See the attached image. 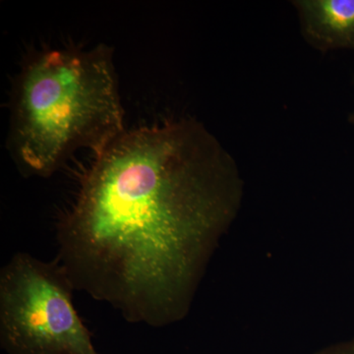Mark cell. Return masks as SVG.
<instances>
[{
	"mask_svg": "<svg viewBox=\"0 0 354 354\" xmlns=\"http://www.w3.org/2000/svg\"><path fill=\"white\" fill-rule=\"evenodd\" d=\"M242 195L234 158L199 121L125 130L58 223L57 260L75 290L128 322L171 325L189 312Z\"/></svg>",
	"mask_w": 354,
	"mask_h": 354,
	"instance_id": "6da1fadb",
	"label": "cell"
},
{
	"mask_svg": "<svg viewBox=\"0 0 354 354\" xmlns=\"http://www.w3.org/2000/svg\"><path fill=\"white\" fill-rule=\"evenodd\" d=\"M13 129L18 158L36 176H50L77 149L102 152L125 131L113 53L66 48L32 59L18 84Z\"/></svg>",
	"mask_w": 354,
	"mask_h": 354,
	"instance_id": "7a4b0ae2",
	"label": "cell"
},
{
	"mask_svg": "<svg viewBox=\"0 0 354 354\" xmlns=\"http://www.w3.org/2000/svg\"><path fill=\"white\" fill-rule=\"evenodd\" d=\"M66 270L18 252L0 272V344L7 354H101L73 304Z\"/></svg>",
	"mask_w": 354,
	"mask_h": 354,
	"instance_id": "3957f363",
	"label": "cell"
},
{
	"mask_svg": "<svg viewBox=\"0 0 354 354\" xmlns=\"http://www.w3.org/2000/svg\"><path fill=\"white\" fill-rule=\"evenodd\" d=\"M300 34L320 53L354 50V0H293Z\"/></svg>",
	"mask_w": 354,
	"mask_h": 354,
	"instance_id": "277c9868",
	"label": "cell"
},
{
	"mask_svg": "<svg viewBox=\"0 0 354 354\" xmlns=\"http://www.w3.org/2000/svg\"><path fill=\"white\" fill-rule=\"evenodd\" d=\"M315 354H354V337L326 346Z\"/></svg>",
	"mask_w": 354,
	"mask_h": 354,
	"instance_id": "5b68a950",
	"label": "cell"
},
{
	"mask_svg": "<svg viewBox=\"0 0 354 354\" xmlns=\"http://www.w3.org/2000/svg\"><path fill=\"white\" fill-rule=\"evenodd\" d=\"M348 122L354 127V111L348 115Z\"/></svg>",
	"mask_w": 354,
	"mask_h": 354,
	"instance_id": "8992f818",
	"label": "cell"
}]
</instances>
